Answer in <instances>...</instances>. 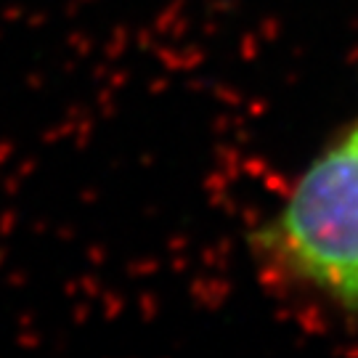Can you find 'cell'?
Returning <instances> with one entry per match:
<instances>
[{"instance_id": "6da1fadb", "label": "cell", "mask_w": 358, "mask_h": 358, "mask_svg": "<svg viewBox=\"0 0 358 358\" xmlns=\"http://www.w3.org/2000/svg\"><path fill=\"white\" fill-rule=\"evenodd\" d=\"M255 255L279 279L358 308V120L308 162L255 231Z\"/></svg>"}]
</instances>
